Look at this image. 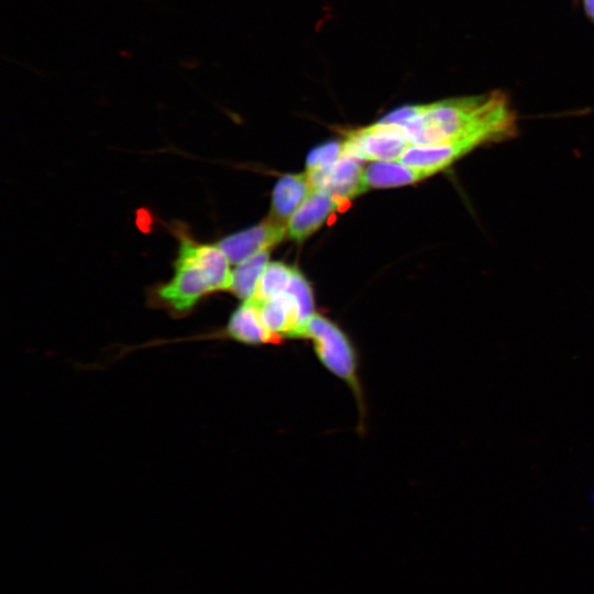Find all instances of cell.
I'll return each mask as SVG.
<instances>
[{"mask_svg":"<svg viewBox=\"0 0 594 594\" xmlns=\"http://www.w3.org/2000/svg\"><path fill=\"white\" fill-rule=\"evenodd\" d=\"M294 268L279 262L268 263L264 270L252 299L266 300L273 296L286 292L289 286Z\"/></svg>","mask_w":594,"mask_h":594,"instance_id":"13","label":"cell"},{"mask_svg":"<svg viewBox=\"0 0 594 594\" xmlns=\"http://www.w3.org/2000/svg\"><path fill=\"white\" fill-rule=\"evenodd\" d=\"M311 191L312 187L307 173L280 177L273 190L272 217L287 223Z\"/></svg>","mask_w":594,"mask_h":594,"instance_id":"10","label":"cell"},{"mask_svg":"<svg viewBox=\"0 0 594 594\" xmlns=\"http://www.w3.org/2000/svg\"><path fill=\"white\" fill-rule=\"evenodd\" d=\"M172 230L178 242L174 274L150 289L148 302L179 318L190 314L206 296L230 290L232 272L219 245L197 241L184 224L175 223Z\"/></svg>","mask_w":594,"mask_h":594,"instance_id":"2","label":"cell"},{"mask_svg":"<svg viewBox=\"0 0 594 594\" xmlns=\"http://www.w3.org/2000/svg\"><path fill=\"white\" fill-rule=\"evenodd\" d=\"M474 148L460 143L433 145L410 144L399 157V162L431 176L447 168Z\"/></svg>","mask_w":594,"mask_h":594,"instance_id":"9","label":"cell"},{"mask_svg":"<svg viewBox=\"0 0 594 594\" xmlns=\"http://www.w3.org/2000/svg\"><path fill=\"white\" fill-rule=\"evenodd\" d=\"M381 120L399 124L413 145L460 143L476 148L517 133V117L501 90L398 108Z\"/></svg>","mask_w":594,"mask_h":594,"instance_id":"1","label":"cell"},{"mask_svg":"<svg viewBox=\"0 0 594 594\" xmlns=\"http://www.w3.org/2000/svg\"><path fill=\"white\" fill-rule=\"evenodd\" d=\"M287 234L286 223L273 217L251 228L224 237L218 242L231 264L243 261L268 250Z\"/></svg>","mask_w":594,"mask_h":594,"instance_id":"6","label":"cell"},{"mask_svg":"<svg viewBox=\"0 0 594 594\" xmlns=\"http://www.w3.org/2000/svg\"><path fill=\"white\" fill-rule=\"evenodd\" d=\"M304 338L311 340L321 364L351 388L364 416V394L359 377L358 354L346 333L330 319L315 314L306 327Z\"/></svg>","mask_w":594,"mask_h":594,"instance_id":"3","label":"cell"},{"mask_svg":"<svg viewBox=\"0 0 594 594\" xmlns=\"http://www.w3.org/2000/svg\"><path fill=\"white\" fill-rule=\"evenodd\" d=\"M223 336L248 345L275 344L283 340L265 326L254 299L243 300L232 312L223 333L218 337Z\"/></svg>","mask_w":594,"mask_h":594,"instance_id":"8","label":"cell"},{"mask_svg":"<svg viewBox=\"0 0 594 594\" xmlns=\"http://www.w3.org/2000/svg\"><path fill=\"white\" fill-rule=\"evenodd\" d=\"M268 258L270 252L266 250L238 264L232 271L230 292L242 300L252 299Z\"/></svg>","mask_w":594,"mask_h":594,"instance_id":"12","label":"cell"},{"mask_svg":"<svg viewBox=\"0 0 594 594\" xmlns=\"http://www.w3.org/2000/svg\"><path fill=\"white\" fill-rule=\"evenodd\" d=\"M585 10L590 18L594 21V0H583Z\"/></svg>","mask_w":594,"mask_h":594,"instance_id":"15","label":"cell"},{"mask_svg":"<svg viewBox=\"0 0 594 594\" xmlns=\"http://www.w3.org/2000/svg\"><path fill=\"white\" fill-rule=\"evenodd\" d=\"M427 177L426 173L399 161L372 162L363 169V182L367 189L409 185Z\"/></svg>","mask_w":594,"mask_h":594,"instance_id":"11","label":"cell"},{"mask_svg":"<svg viewBox=\"0 0 594 594\" xmlns=\"http://www.w3.org/2000/svg\"><path fill=\"white\" fill-rule=\"evenodd\" d=\"M342 155V142L331 141L314 148L307 157V169L329 166Z\"/></svg>","mask_w":594,"mask_h":594,"instance_id":"14","label":"cell"},{"mask_svg":"<svg viewBox=\"0 0 594 594\" xmlns=\"http://www.w3.org/2000/svg\"><path fill=\"white\" fill-rule=\"evenodd\" d=\"M361 161L341 155L333 164L320 168L307 169L312 190H322L340 201L364 193L367 188L363 182Z\"/></svg>","mask_w":594,"mask_h":594,"instance_id":"5","label":"cell"},{"mask_svg":"<svg viewBox=\"0 0 594 594\" xmlns=\"http://www.w3.org/2000/svg\"><path fill=\"white\" fill-rule=\"evenodd\" d=\"M409 145L399 124L380 120L349 132L342 142V155L359 161H398Z\"/></svg>","mask_w":594,"mask_h":594,"instance_id":"4","label":"cell"},{"mask_svg":"<svg viewBox=\"0 0 594 594\" xmlns=\"http://www.w3.org/2000/svg\"><path fill=\"white\" fill-rule=\"evenodd\" d=\"M342 201L322 190H312L286 223L287 235L301 242L316 232Z\"/></svg>","mask_w":594,"mask_h":594,"instance_id":"7","label":"cell"}]
</instances>
